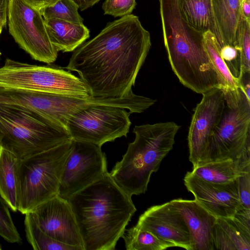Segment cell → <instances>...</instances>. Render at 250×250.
Wrapping results in <instances>:
<instances>
[{
  "instance_id": "603a6c76",
  "label": "cell",
  "mask_w": 250,
  "mask_h": 250,
  "mask_svg": "<svg viewBox=\"0 0 250 250\" xmlns=\"http://www.w3.org/2000/svg\"><path fill=\"white\" fill-rule=\"evenodd\" d=\"M25 215L24 225L26 237L35 250H79L77 247L60 242L47 234L39 227L32 213Z\"/></svg>"
},
{
  "instance_id": "ab89813d",
  "label": "cell",
  "mask_w": 250,
  "mask_h": 250,
  "mask_svg": "<svg viewBox=\"0 0 250 250\" xmlns=\"http://www.w3.org/2000/svg\"></svg>"
},
{
  "instance_id": "836d02e7",
  "label": "cell",
  "mask_w": 250,
  "mask_h": 250,
  "mask_svg": "<svg viewBox=\"0 0 250 250\" xmlns=\"http://www.w3.org/2000/svg\"><path fill=\"white\" fill-rule=\"evenodd\" d=\"M240 17L250 22V0H242L241 1Z\"/></svg>"
},
{
  "instance_id": "8fae6325",
  "label": "cell",
  "mask_w": 250,
  "mask_h": 250,
  "mask_svg": "<svg viewBox=\"0 0 250 250\" xmlns=\"http://www.w3.org/2000/svg\"><path fill=\"white\" fill-rule=\"evenodd\" d=\"M105 154L98 145L72 139L61 176L58 195L67 199L107 172Z\"/></svg>"
},
{
  "instance_id": "6da1fadb",
  "label": "cell",
  "mask_w": 250,
  "mask_h": 250,
  "mask_svg": "<svg viewBox=\"0 0 250 250\" xmlns=\"http://www.w3.org/2000/svg\"><path fill=\"white\" fill-rule=\"evenodd\" d=\"M151 45L149 32L131 14L77 48L65 68L78 73L93 97H129Z\"/></svg>"
},
{
  "instance_id": "ac0fdd59",
  "label": "cell",
  "mask_w": 250,
  "mask_h": 250,
  "mask_svg": "<svg viewBox=\"0 0 250 250\" xmlns=\"http://www.w3.org/2000/svg\"><path fill=\"white\" fill-rule=\"evenodd\" d=\"M49 40L59 52L74 51L89 38V30L83 24L52 19L44 20Z\"/></svg>"
},
{
  "instance_id": "44dd1931",
  "label": "cell",
  "mask_w": 250,
  "mask_h": 250,
  "mask_svg": "<svg viewBox=\"0 0 250 250\" xmlns=\"http://www.w3.org/2000/svg\"><path fill=\"white\" fill-rule=\"evenodd\" d=\"M20 159L0 146V196L13 212L18 211L17 169Z\"/></svg>"
},
{
  "instance_id": "4316f807",
  "label": "cell",
  "mask_w": 250,
  "mask_h": 250,
  "mask_svg": "<svg viewBox=\"0 0 250 250\" xmlns=\"http://www.w3.org/2000/svg\"><path fill=\"white\" fill-rule=\"evenodd\" d=\"M235 39L236 48L240 54L241 72L250 71V22L241 17Z\"/></svg>"
},
{
  "instance_id": "52a82bcc",
  "label": "cell",
  "mask_w": 250,
  "mask_h": 250,
  "mask_svg": "<svg viewBox=\"0 0 250 250\" xmlns=\"http://www.w3.org/2000/svg\"><path fill=\"white\" fill-rule=\"evenodd\" d=\"M72 140L48 150L20 159L17 169L18 210L25 214L58 195Z\"/></svg>"
},
{
  "instance_id": "277c9868",
  "label": "cell",
  "mask_w": 250,
  "mask_h": 250,
  "mask_svg": "<svg viewBox=\"0 0 250 250\" xmlns=\"http://www.w3.org/2000/svg\"><path fill=\"white\" fill-rule=\"evenodd\" d=\"M180 126L173 122L134 126V140L109 172L115 182L132 196L145 193L151 174L173 148Z\"/></svg>"
},
{
  "instance_id": "d6986e66",
  "label": "cell",
  "mask_w": 250,
  "mask_h": 250,
  "mask_svg": "<svg viewBox=\"0 0 250 250\" xmlns=\"http://www.w3.org/2000/svg\"><path fill=\"white\" fill-rule=\"evenodd\" d=\"M212 239L214 250H250V229L233 217L217 218Z\"/></svg>"
},
{
  "instance_id": "5bb4252c",
  "label": "cell",
  "mask_w": 250,
  "mask_h": 250,
  "mask_svg": "<svg viewBox=\"0 0 250 250\" xmlns=\"http://www.w3.org/2000/svg\"><path fill=\"white\" fill-rule=\"evenodd\" d=\"M184 181L195 200L216 218L233 217L242 206L236 179L228 183L214 184L204 181L188 172Z\"/></svg>"
},
{
  "instance_id": "d4e9b609",
  "label": "cell",
  "mask_w": 250,
  "mask_h": 250,
  "mask_svg": "<svg viewBox=\"0 0 250 250\" xmlns=\"http://www.w3.org/2000/svg\"><path fill=\"white\" fill-rule=\"evenodd\" d=\"M123 238L126 250H162L174 246L137 225L125 230Z\"/></svg>"
},
{
  "instance_id": "2e32d148",
  "label": "cell",
  "mask_w": 250,
  "mask_h": 250,
  "mask_svg": "<svg viewBox=\"0 0 250 250\" xmlns=\"http://www.w3.org/2000/svg\"><path fill=\"white\" fill-rule=\"evenodd\" d=\"M180 213L189 230L192 250H214L212 230L217 218L194 200L170 201Z\"/></svg>"
},
{
  "instance_id": "30bf717a",
  "label": "cell",
  "mask_w": 250,
  "mask_h": 250,
  "mask_svg": "<svg viewBox=\"0 0 250 250\" xmlns=\"http://www.w3.org/2000/svg\"><path fill=\"white\" fill-rule=\"evenodd\" d=\"M7 20L9 33L33 59L48 64L56 60L58 51L49 40L39 10L22 0H10Z\"/></svg>"
},
{
  "instance_id": "83f0119b",
  "label": "cell",
  "mask_w": 250,
  "mask_h": 250,
  "mask_svg": "<svg viewBox=\"0 0 250 250\" xmlns=\"http://www.w3.org/2000/svg\"><path fill=\"white\" fill-rule=\"evenodd\" d=\"M0 236L8 242L20 244L21 239L12 220L9 208L0 196Z\"/></svg>"
},
{
  "instance_id": "f35d334b",
  "label": "cell",
  "mask_w": 250,
  "mask_h": 250,
  "mask_svg": "<svg viewBox=\"0 0 250 250\" xmlns=\"http://www.w3.org/2000/svg\"><path fill=\"white\" fill-rule=\"evenodd\" d=\"M241 0V1L242 0Z\"/></svg>"
},
{
  "instance_id": "e0dca14e",
  "label": "cell",
  "mask_w": 250,
  "mask_h": 250,
  "mask_svg": "<svg viewBox=\"0 0 250 250\" xmlns=\"http://www.w3.org/2000/svg\"><path fill=\"white\" fill-rule=\"evenodd\" d=\"M177 3L181 17L189 25L203 33H212L219 49L225 45L214 15L212 0H177Z\"/></svg>"
},
{
  "instance_id": "ffe728a7",
  "label": "cell",
  "mask_w": 250,
  "mask_h": 250,
  "mask_svg": "<svg viewBox=\"0 0 250 250\" xmlns=\"http://www.w3.org/2000/svg\"><path fill=\"white\" fill-rule=\"evenodd\" d=\"M248 171H250V162L228 159L200 164L193 167L190 173L207 182L226 184Z\"/></svg>"
},
{
  "instance_id": "1f68e13d",
  "label": "cell",
  "mask_w": 250,
  "mask_h": 250,
  "mask_svg": "<svg viewBox=\"0 0 250 250\" xmlns=\"http://www.w3.org/2000/svg\"><path fill=\"white\" fill-rule=\"evenodd\" d=\"M39 11L47 6L55 4L59 0H22Z\"/></svg>"
},
{
  "instance_id": "9c48e42d",
  "label": "cell",
  "mask_w": 250,
  "mask_h": 250,
  "mask_svg": "<svg viewBox=\"0 0 250 250\" xmlns=\"http://www.w3.org/2000/svg\"><path fill=\"white\" fill-rule=\"evenodd\" d=\"M132 114L119 106L96 105L82 108L67 119L65 127L72 139L99 146L126 137Z\"/></svg>"
},
{
  "instance_id": "5b68a950",
  "label": "cell",
  "mask_w": 250,
  "mask_h": 250,
  "mask_svg": "<svg viewBox=\"0 0 250 250\" xmlns=\"http://www.w3.org/2000/svg\"><path fill=\"white\" fill-rule=\"evenodd\" d=\"M72 140L63 125L34 110L0 103V146L20 159Z\"/></svg>"
},
{
  "instance_id": "e575fe53",
  "label": "cell",
  "mask_w": 250,
  "mask_h": 250,
  "mask_svg": "<svg viewBox=\"0 0 250 250\" xmlns=\"http://www.w3.org/2000/svg\"><path fill=\"white\" fill-rule=\"evenodd\" d=\"M78 6L81 11L85 10L95 4L98 3L100 0H72Z\"/></svg>"
},
{
  "instance_id": "cb8c5ba5",
  "label": "cell",
  "mask_w": 250,
  "mask_h": 250,
  "mask_svg": "<svg viewBox=\"0 0 250 250\" xmlns=\"http://www.w3.org/2000/svg\"><path fill=\"white\" fill-rule=\"evenodd\" d=\"M205 46L218 76L220 88L234 90L240 87L238 81L229 71L221 56L216 39L210 31L204 34Z\"/></svg>"
},
{
  "instance_id": "d6a6232c",
  "label": "cell",
  "mask_w": 250,
  "mask_h": 250,
  "mask_svg": "<svg viewBox=\"0 0 250 250\" xmlns=\"http://www.w3.org/2000/svg\"><path fill=\"white\" fill-rule=\"evenodd\" d=\"M10 1V0H0V25L2 28L6 26Z\"/></svg>"
},
{
  "instance_id": "74e56055",
  "label": "cell",
  "mask_w": 250,
  "mask_h": 250,
  "mask_svg": "<svg viewBox=\"0 0 250 250\" xmlns=\"http://www.w3.org/2000/svg\"><path fill=\"white\" fill-rule=\"evenodd\" d=\"M0 55H1V53H0Z\"/></svg>"
},
{
  "instance_id": "7a4b0ae2",
  "label": "cell",
  "mask_w": 250,
  "mask_h": 250,
  "mask_svg": "<svg viewBox=\"0 0 250 250\" xmlns=\"http://www.w3.org/2000/svg\"><path fill=\"white\" fill-rule=\"evenodd\" d=\"M84 250H114L136 211L131 196L109 172L67 199Z\"/></svg>"
},
{
  "instance_id": "8992f818",
  "label": "cell",
  "mask_w": 250,
  "mask_h": 250,
  "mask_svg": "<svg viewBox=\"0 0 250 250\" xmlns=\"http://www.w3.org/2000/svg\"><path fill=\"white\" fill-rule=\"evenodd\" d=\"M222 90V115L199 164L228 159L250 162V100L240 87Z\"/></svg>"
},
{
  "instance_id": "3957f363",
  "label": "cell",
  "mask_w": 250,
  "mask_h": 250,
  "mask_svg": "<svg viewBox=\"0 0 250 250\" xmlns=\"http://www.w3.org/2000/svg\"><path fill=\"white\" fill-rule=\"evenodd\" d=\"M165 46L171 68L180 82L203 94L219 87L216 71L207 52L204 33L181 17L177 0H159Z\"/></svg>"
},
{
  "instance_id": "484cf974",
  "label": "cell",
  "mask_w": 250,
  "mask_h": 250,
  "mask_svg": "<svg viewBox=\"0 0 250 250\" xmlns=\"http://www.w3.org/2000/svg\"><path fill=\"white\" fill-rule=\"evenodd\" d=\"M79 7L72 0H59L55 4L40 11L44 20L56 19L83 24V19L78 13Z\"/></svg>"
},
{
  "instance_id": "4fadbf2b",
  "label": "cell",
  "mask_w": 250,
  "mask_h": 250,
  "mask_svg": "<svg viewBox=\"0 0 250 250\" xmlns=\"http://www.w3.org/2000/svg\"><path fill=\"white\" fill-rule=\"evenodd\" d=\"M30 212L41 229L49 236L79 250H84L74 214L67 199L58 195Z\"/></svg>"
},
{
  "instance_id": "4dcf8cb0",
  "label": "cell",
  "mask_w": 250,
  "mask_h": 250,
  "mask_svg": "<svg viewBox=\"0 0 250 250\" xmlns=\"http://www.w3.org/2000/svg\"><path fill=\"white\" fill-rule=\"evenodd\" d=\"M240 88L243 89L250 100V71H242L238 79Z\"/></svg>"
},
{
  "instance_id": "9a60e30c",
  "label": "cell",
  "mask_w": 250,
  "mask_h": 250,
  "mask_svg": "<svg viewBox=\"0 0 250 250\" xmlns=\"http://www.w3.org/2000/svg\"><path fill=\"white\" fill-rule=\"evenodd\" d=\"M136 225L172 244L174 247L192 250L187 225L170 202L147 208L140 216Z\"/></svg>"
},
{
  "instance_id": "f1b7e54d",
  "label": "cell",
  "mask_w": 250,
  "mask_h": 250,
  "mask_svg": "<svg viewBox=\"0 0 250 250\" xmlns=\"http://www.w3.org/2000/svg\"><path fill=\"white\" fill-rule=\"evenodd\" d=\"M136 5V0H105L102 9L104 15L121 18L131 14Z\"/></svg>"
},
{
  "instance_id": "d590c367",
  "label": "cell",
  "mask_w": 250,
  "mask_h": 250,
  "mask_svg": "<svg viewBox=\"0 0 250 250\" xmlns=\"http://www.w3.org/2000/svg\"><path fill=\"white\" fill-rule=\"evenodd\" d=\"M2 28H3L1 26H0V34L1 33Z\"/></svg>"
},
{
  "instance_id": "f546056e",
  "label": "cell",
  "mask_w": 250,
  "mask_h": 250,
  "mask_svg": "<svg viewBox=\"0 0 250 250\" xmlns=\"http://www.w3.org/2000/svg\"><path fill=\"white\" fill-rule=\"evenodd\" d=\"M241 205L250 209V171H246L236 179Z\"/></svg>"
},
{
  "instance_id": "8d00e7d4",
  "label": "cell",
  "mask_w": 250,
  "mask_h": 250,
  "mask_svg": "<svg viewBox=\"0 0 250 250\" xmlns=\"http://www.w3.org/2000/svg\"><path fill=\"white\" fill-rule=\"evenodd\" d=\"M2 249V247H1V244H0V250Z\"/></svg>"
},
{
  "instance_id": "ba28073f",
  "label": "cell",
  "mask_w": 250,
  "mask_h": 250,
  "mask_svg": "<svg viewBox=\"0 0 250 250\" xmlns=\"http://www.w3.org/2000/svg\"><path fill=\"white\" fill-rule=\"evenodd\" d=\"M0 87L81 97L92 96L84 82L68 71L10 59L0 67Z\"/></svg>"
},
{
  "instance_id": "7402d4cb",
  "label": "cell",
  "mask_w": 250,
  "mask_h": 250,
  "mask_svg": "<svg viewBox=\"0 0 250 250\" xmlns=\"http://www.w3.org/2000/svg\"><path fill=\"white\" fill-rule=\"evenodd\" d=\"M241 2L240 0H212L214 15L225 45L236 49L235 36L240 18Z\"/></svg>"
},
{
  "instance_id": "7c38bea8",
  "label": "cell",
  "mask_w": 250,
  "mask_h": 250,
  "mask_svg": "<svg viewBox=\"0 0 250 250\" xmlns=\"http://www.w3.org/2000/svg\"><path fill=\"white\" fill-rule=\"evenodd\" d=\"M194 109L188 133L189 160L193 167L201 162L224 106L223 90L215 87L203 94Z\"/></svg>"
}]
</instances>
